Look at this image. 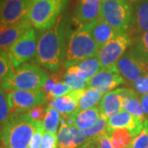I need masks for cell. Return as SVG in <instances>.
I'll return each instance as SVG.
<instances>
[{
  "label": "cell",
  "instance_id": "836d02e7",
  "mask_svg": "<svg viewBox=\"0 0 148 148\" xmlns=\"http://www.w3.org/2000/svg\"><path fill=\"white\" fill-rule=\"evenodd\" d=\"M45 132L43 122H37L36 125V130L32 136L28 148H40L42 142L43 135Z\"/></svg>",
  "mask_w": 148,
  "mask_h": 148
},
{
  "label": "cell",
  "instance_id": "7bdbcfd3",
  "mask_svg": "<svg viewBox=\"0 0 148 148\" xmlns=\"http://www.w3.org/2000/svg\"><path fill=\"white\" fill-rule=\"evenodd\" d=\"M130 2H133V3H136V2H138V1H140V0H129Z\"/></svg>",
  "mask_w": 148,
  "mask_h": 148
},
{
  "label": "cell",
  "instance_id": "44dd1931",
  "mask_svg": "<svg viewBox=\"0 0 148 148\" xmlns=\"http://www.w3.org/2000/svg\"><path fill=\"white\" fill-rule=\"evenodd\" d=\"M119 90L123 99V110L127 111L133 116L145 121L147 119L140 101V96L138 93L132 88L122 87L119 88Z\"/></svg>",
  "mask_w": 148,
  "mask_h": 148
},
{
  "label": "cell",
  "instance_id": "3957f363",
  "mask_svg": "<svg viewBox=\"0 0 148 148\" xmlns=\"http://www.w3.org/2000/svg\"><path fill=\"white\" fill-rule=\"evenodd\" d=\"M49 77L47 72L39 66L26 63L13 69L0 86L4 90H39L43 89Z\"/></svg>",
  "mask_w": 148,
  "mask_h": 148
},
{
  "label": "cell",
  "instance_id": "f1b7e54d",
  "mask_svg": "<svg viewBox=\"0 0 148 148\" xmlns=\"http://www.w3.org/2000/svg\"><path fill=\"white\" fill-rule=\"evenodd\" d=\"M63 81L72 90L86 89L88 84V81L82 79L77 74L69 71L65 72Z\"/></svg>",
  "mask_w": 148,
  "mask_h": 148
},
{
  "label": "cell",
  "instance_id": "ba28073f",
  "mask_svg": "<svg viewBox=\"0 0 148 148\" xmlns=\"http://www.w3.org/2000/svg\"><path fill=\"white\" fill-rule=\"evenodd\" d=\"M132 45V38L127 33H119L101 48L98 53L102 69L114 68L117 62Z\"/></svg>",
  "mask_w": 148,
  "mask_h": 148
},
{
  "label": "cell",
  "instance_id": "6da1fadb",
  "mask_svg": "<svg viewBox=\"0 0 148 148\" xmlns=\"http://www.w3.org/2000/svg\"><path fill=\"white\" fill-rule=\"evenodd\" d=\"M68 27L61 16L51 28L40 33L35 57L37 64L53 72L60 69L65 62Z\"/></svg>",
  "mask_w": 148,
  "mask_h": 148
},
{
  "label": "cell",
  "instance_id": "5b68a950",
  "mask_svg": "<svg viewBox=\"0 0 148 148\" xmlns=\"http://www.w3.org/2000/svg\"><path fill=\"white\" fill-rule=\"evenodd\" d=\"M69 0H33L27 19L39 31L51 28L67 8Z\"/></svg>",
  "mask_w": 148,
  "mask_h": 148
},
{
  "label": "cell",
  "instance_id": "8d00e7d4",
  "mask_svg": "<svg viewBox=\"0 0 148 148\" xmlns=\"http://www.w3.org/2000/svg\"><path fill=\"white\" fill-rule=\"evenodd\" d=\"M27 114L32 118V120L36 123L43 122L44 118H45V109L41 106H35L34 108H32L29 111H27Z\"/></svg>",
  "mask_w": 148,
  "mask_h": 148
},
{
  "label": "cell",
  "instance_id": "ab89813d",
  "mask_svg": "<svg viewBox=\"0 0 148 148\" xmlns=\"http://www.w3.org/2000/svg\"><path fill=\"white\" fill-rule=\"evenodd\" d=\"M140 101H141L143 110H144L145 115H146V119H148V94L141 95L140 96Z\"/></svg>",
  "mask_w": 148,
  "mask_h": 148
},
{
  "label": "cell",
  "instance_id": "d6a6232c",
  "mask_svg": "<svg viewBox=\"0 0 148 148\" xmlns=\"http://www.w3.org/2000/svg\"><path fill=\"white\" fill-rule=\"evenodd\" d=\"M71 91H72V90L69 88L67 85L65 84L64 81H59L58 83L55 85L53 91L49 95H47L45 98H46L47 101H52L53 100H55L56 98H58L60 96H63V95L69 94Z\"/></svg>",
  "mask_w": 148,
  "mask_h": 148
},
{
  "label": "cell",
  "instance_id": "7a4b0ae2",
  "mask_svg": "<svg viewBox=\"0 0 148 148\" xmlns=\"http://www.w3.org/2000/svg\"><path fill=\"white\" fill-rule=\"evenodd\" d=\"M36 125L27 112L11 114L1 126L0 141L7 148H28Z\"/></svg>",
  "mask_w": 148,
  "mask_h": 148
},
{
  "label": "cell",
  "instance_id": "52a82bcc",
  "mask_svg": "<svg viewBox=\"0 0 148 148\" xmlns=\"http://www.w3.org/2000/svg\"><path fill=\"white\" fill-rule=\"evenodd\" d=\"M38 45V36L34 28L30 29L19 38L8 50L7 53L13 69L36 57Z\"/></svg>",
  "mask_w": 148,
  "mask_h": 148
},
{
  "label": "cell",
  "instance_id": "4316f807",
  "mask_svg": "<svg viewBox=\"0 0 148 148\" xmlns=\"http://www.w3.org/2000/svg\"><path fill=\"white\" fill-rule=\"evenodd\" d=\"M59 123H61L60 114L53 107L48 106L45 109V114L43 120V124L45 132L52 134H57Z\"/></svg>",
  "mask_w": 148,
  "mask_h": 148
},
{
  "label": "cell",
  "instance_id": "74e56055",
  "mask_svg": "<svg viewBox=\"0 0 148 148\" xmlns=\"http://www.w3.org/2000/svg\"><path fill=\"white\" fill-rule=\"evenodd\" d=\"M59 81H60V77H59L58 74L53 73L49 77V78L47 79L45 84L43 87V90H44V92L45 94V97L53 91L55 85L57 84Z\"/></svg>",
  "mask_w": 148,
  "mask_h": 148
},
{
  "label": "cell",
  "instance_id": "f35d334b",
  "mask_svg": "<svg viewBox=\"0 0 148 148\" xmlns=\"http://www.w3.org/2000/svg\"><path fill=\"white\" fill-rule=\"evenodd\" d=\"M93 141H95L98 148H114L111 143L108 134H104L102 136H100L99 138H95Z\"/></svg>",
  "mask_w": 148,
  "mask_h": 148
},
{
  "label": "cell",
  "instance_id": "cb8c5ba5",
  "mask_svg": "<svg viewBox=\"0 0 148 148\" xmlns=\"http://www.w3.org/2000/svg\"><path fill=\"white\" fill-rule=\"evenodd\" d=\"M108 135L114 148H130L134 140V137L127 128L112 130Z\"/></svg>",
  "mask_w": 148,
  "mask_h": 148
},
{
  "label": "cell",
  "instance_id": "d6986e66",
  "mask_svg": "<svg viewBox=\"0 0 148 148\" xmlns=\"http://www.w3.org/2000/svg\"><path fill=\"white\" fill-rule=\"evenodd\" d=\"M64 67L66 71L77 74L81 78L88 82L92 77H94L102 69L98 57L87 58L73 63H64Z\"/></svg>",
  "mask_w": 148,
  "mask_h": 148
},
{
  "label": "cell",
  "instance_id": "7c38bea8",
  "mask_svg": "<svg viewBox=\"0 0 148 148\" xmlns=\"http://www.w3.org/2000/svg\"><path fill=\"white\" fill-rule=\"evenodd\" d=\"M68 115L61 116L60 127L58 128V148H81L89 140L84 132L69 123Z\"/></svg>",
  "mask_w": 148,
  "mask_h": 148
},
{
  "label": "cell",
  "instance_id": "603a6c76",
  "mask_svg": "<svg viewBox=\"0 0 148 148\" xmlns=\"http://www.w3.org/2000/svg\"><path fill=\"white\" fill-rule=\"evenodd\" d=\"M122 101L123 99L119 88L105 94L98 106L101 116L109 119L110 117L123 110Z\"/></svg>",
  "mask_w": 148,
  "mask_h": 148
},
{
  "label": "cell",
  "instance_id": "ee69618b",
  "mask_svg": "<svg viewBox=\"0 0 148 148\" xmlns=\"http://www.w3.org/2000/svg\"><path fill=\"white\" fill-rule=\"evenodd\" d=\"M0 148H7V147H0Z\"/></svg>",
  "mask_w": 148,
  "mask_h": 148
},
{
  "label": "cell",
  "instance_id": "277c9868",
  "mask_svg": "<svg viewBox=\"0 0 148 148\" xmlns=\"http://www.w3.org/2000/svg\"><path fill=\"white\" fill-rule=\"evenodd\" d=\"M100 49L95 44L85 25H78L70 31L68 27L67 48L64 63H73L97 57Z\"/></svg>",
  "mask_w": 148,
  "mask_h": 148
},
{
  "label": "cell",
  "instance_id": "d4e9b609",
  "mask_svg": "<svg viewBox=\"0 0 148 148\" xmlns=\"http://www.w3.org/2000/svg\"><path fill=\"white\" fill-rule=\"evenodd\" d=\"M104 94L96 89H86L85 90L82 98L80 99L79 104L76 111H82L95 108L98 104H100Z\"/></svg>",
  "mask_w": 148,
  "mask_h": 148
},
{
  "label": "cell",
  "instance_id": "b9f144b4",
  "mask_svg": "<svg viewBox=\"0 0 148 148\" xmlns=\"http://www.w3.org/2000/svg\"><path fill=\"white\" fill-rule=\"evenodd\" d=\"M3 4H4V0H0V13H1L2 9H3Z\"/></svg>",
  "mask_w": 148,
  "mask_h": 148
},
{
  "label": "cell",
  "instance_id": "e575fe53",
  "mask_svg": "<svg viewBox=\"0 0 148 148\" xmlns=\"http://www.w3.org/2000/svg\"><path fill=\"white\" fill-rule=\"evenodd\" d=\"M132 89L135 90L138 95H143L148 94V74L139 77L132 84Z\"/></svg>",
  "mask_w": 148,
  "mask_h": 148
},
{
  "label": "cell",
  "instance_id": "4dcf8cb0",
  "mask_svg": "<svg viewBox=\"0 0 148 148\" xmlns=\"http://www.w3.org/2000/svg\"><path fill=\"white\" fill-rule=\"evenodd\" d=\"M10 114L8 95L6 94L5 90L0 86V126H2L5 123Z\"/></svg>",
  "mask_w": 148,
  "mask_h": 148
},
{
  "label": "cell",
  "instance_id": "8fae6325",
  "mask_svg": "<svg viewBox=\"0 0 148 148\" xmlns=\"http://www.w3.org/2000/svg\"><path fill=\"white\" fill-rule=\"evenodd\" d=\"M33 0H4L0 13V29L27 19Z\"/></svg>",
  "mask_w": 148,
  "mask_h": 148
},
{
  "label": "cell",
  "instance_id": "ac0fdd59",
  "mask_svg": "<svg viewBox=\"0 0 148 148\" xmlns=\"http://www.w3.org/2000/svg\"><path fill=\"white\" fill-rule=\"evenodd\" d=\"M85 26L100 49L119 33L101 18L86 24Z\"/></svg>",
  "mask_w": 148,
  "mask_h": 148
},
{
  "label": "cell",
  "instance_id": "30bf717a",
  "mask_svg": "<svg viewBox=\"0 0 148 148\" xmlns=\"http://www.w3.org/2000/svg\"><path fill=\"white\" fill-rule=\"evenodd\" d=\"M124 80L132 84L139 77L148 74V63L128 49L117 62L114 67Z\"/></svg>",
  "mask_w": 148,
  "mask_h": 148
},
{
  "label": "cell",
  "instance_id": "9c48e42d",
  "mask_svg": "<svg viewBox=\"0 0 148 148\" xmlns=\"http://www.w3.org/2000/svg\"><path fill=\"white\" fill-rule=\"evenodd\" d=\"M45 94L43 89L32 90H10L8 94L11 114L26 113L45 101Z\"/></svg>",
  "mask_w": 148,
  "mask_h": 148
},
{
  "label": "cell",
  "instance_id": "4fadbf2b",
  "mask_svg": "<svg viewBox=\"0 0 148 148\" xmlns=\"http://www.w3.org/2000/svg\"><path fill=\"white\" fill-rule=\"evenodd\" d=\"M126 81L115 68L101 69L99 73L92 77L86 86V89H96L104 95L109 93L120 85L125 84Z\"/></svg>",
  "mask_w": 148,
  "mask_h": 148
},
{
  "label": "cell",
  "instance_id": "484cf974",
  "mask_svg": "<svg viewBox=\"0 0 148 148\" xmlns=\"http://www.w3.org/2000/svg\"><path fill=\"white\" fill-rule=\"evenodd\" d=\"M128 50L148 63V32L132 40V45Z\"/></svg>",
  "mask_w": 148,
  "mask_h": 148
},
{
  "label": "cell",
  "instance_id": "60d3db41",
  "mask_svg": "<svg viewBox=\"0 0 148 148\" xmlns=\"http://www.w3.org/2000/svg\"><path fill=\"white\" fill-rule=\"evenodd\" d=\"M81 148H98L96 143H95V141L93 140H89L87 143L85 144L83 147H82Z\"/></svg>",
  "mask_w": 148,
  "mask_h": 148
},
{
  "label": "cell",
  "instance_id": "1f68e13d",
  "mask_svg": "<svg viewBox=\"0 0 148 148\" xmlns=\"http://www.w3.org/2000/svg\"><path fill=\"white\" fill-rule=\"evenodd\" d=\"M130 148H148V119L144 121V127L140 134L134 138Z\"/></svg>",
  "mask_w": 148,
  "mask_h": 148
},
{
  "label": "cell",
  "instance_id": "ffe728a7",
  "mask_svg": "<svg viewBox=\"0 0 148 148\" xmlns=\"http://www.w3.org/2000/svg\"><path fill=\"white\" fill-rule=\"evenodd\" d=\"M85 90L86 89L72 90L69 94L50 101L49 106L53 107L62 115L70 116L77 110L80 99L82 98Z\"/></svg>",
  "mask_w": 148,
  "mask_h": 148
},
{
  "label": "cell",
  "instance_id": "7402d4cb",
  "mask_svg": "<svg viewBox=\"0 0 148 148\" xmlns=\"http://www.w3.org/2000/svg\"><path fill=\"white\" fill-rule=\"evenodd\" d=\"M101 112L98 107L82 111H75L69 117V123L82 131H85L95 125L101 118Z\"/></svg>",
  "mask_w": 148,
  "mask_h": 148
},
{
  "label": "cell",
  "instance_id": "f546056e",
  "mask_svg": "<svg viewBox=\"0 0 148 148\" xmlns=\"http://www.w3.org/2000/svg\"><path fill=\"white\" fill-rule=\"evenodd\" d=\"M13 68L6 50H0V83L12 73Z\"/></svg>",
  "mask_w": 148,
  "mask_h": 148
},
{
  "label": "cell",
  "instance_id": "e0dca14e",
  "mask_svg": "<svg viewBox=\"0 0 148 148\" xmlns=\"http://www.w3.org/2000/svg\"><path fill=\"white\" fill-rule=\"evenodd\" d=\"M32 23L28 19L0 29V50H6L21 38L25 33L32 29Z\"/></svg>",
  "mask_w": 148,
  "mask_h": 148
},
{
  "label": "cell",
  "instance_id": "5bb4252c",
  "mask_svg": "<svg viewBox=\"0 0 148 148\" xmlns=\"http://www.w3.org/2000/svg\"><path fill=\"white\" fill-rule=\"evenodd\" d=\"M148 32V0H140L132 7V18L127 34L132 40Z\"/></svg>",
  "mask_w": 148,
  "mask_h": 148
},
{
  "label": "cell",
  "instance_id": "d590c367",
  "mask_svg": "<svg viewBox=\"0 0 148 148\" xmlns=\"http://www.w3.org/2000/svg\"><path fill=\"white\" fill-rule=\"evenodd\" d=\"M40 148H58L57 134H52L45 132L43 135Z\"/></svg>",
  "mask_w": 148,
  "mask_h": 148
},
{
  "label": "cell",
  "instance_id": "83f0119b",
  "mask_svg": "<svg viewBox=\"0 0 148 148\" xmlns=\"http://www.w3.org/2000/svg\"><path fill=\"white\" fill-rule=\"evenodd\" d=\"M107 127H108V119L105 117L101 116L99 120L93 125L92 127L83 131L85 136L88 140H95V138H99L104 134L107 133Z\"/></svg>",
  "mask_w": 148,
  "mask_h": 148
},
{
  "label": "cell",
  "instance_id": "8992f818",
  "mask_svg": "<svg viewBox=\"0 0 148 148\" xmlns=\"http://www.w3.org/2000/svg\"><path fill=\"white\" fill-rule=\"evenodd\" d=\"M100 18L119 33H127L132 18V6L127 0H102Z\"/></svg>",
  "mask_w": 148,
  "mask_h": 148
},
{
  "label": "cell",
  "instance_id": "2e32d148",
  "mask_svg": "<svg viewBox=\"0 0 148 148\" xmlns=\"http://www.w3.org/2000/svg\"><path fill=\"white\" fill-rule=\"evenodd\" d=\"M102 0H78L74 11V21L77 25H86L100 18Z\"/></svg>",
  "mask_w": 148,
  "mask_h": 148
},
{
  "label": "cell",
  "instance_id": "9a60e30c",
  "mask_svg": "<svg viewBox=\"0 0 148 148\" xmlns=\"http://www.w3.org/2000/svg\"><path fill=\"white\" fill-rule=\"evenodd\" d=\"M144 127V121L133 116L127 111L122 110L108 119L107 133L118 128H127L134 138L140 134Z\"/></svg>",
  "mask_w": 148,
  "mask_h": 148
}]
</instances>
